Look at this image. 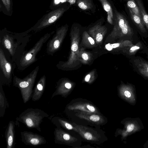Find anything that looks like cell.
I'll return each mask as SVG.
<instances>
[{"mask_svg": "<svg viewBox=\"0 0 148 148\" xmlns=\"http://www.w3.org/2000/svg\"><path fill=\"white\" fill-rule=\"evenodd\" d=\"M31 35L25 32L15 33L6 28L0 31V44L9 53L11 60L15 63L18 58L25 51V49L29 41Z\"/></svg>", "mask_w": 148, "mask_h": 148, "instance_id": "1", "label": "cell"}, {"mask_svg": "<svg viewBox=\"0 0 148 148\" xmlns=\"http://www.w3.org/2000/svg\"><path fill=\"white\" fill-rule=\"evenodd\" d=\"M54 32L53 31L45 34L40 38L32 48L23 53L15 62L18 69L23 70L37 60L36 57L38 53L44 44Z\"/></svg>", "mask_w": 148, "mask_h": 148, "instance_id": "2", "label": "cell"}, {"mask_svg": "<svg viewBox=\"0 0 148 148\" xmlns=\"http://www.w3.org/2000/svg\"><path fill=\"white\" fill-rule=\"evenodd\" d=\"M49 116L48 114L41 109L28 108L17 116L16 120L29 129H36L41 132L40 124L43 119Z\"/></svg>", "mask_w": 148, "mask_h": 148, "instance_id": "3", "label": "cell"}, {"mask_svg": "<svg viewBox=\"0 0 148 148\" xmlns=\"http://www.w3.org/2000/svg\"><path fill=\"white\" fill-rule=\"evenodd\" d=\"M39 69V66H36L30 73L22 79L13 76V85L19 89L25 103L27 102L32 97L33 87Z\"/></svg>", "mask_w": 148, "mask_h": 148, "instance_id": "4", "label": "cell"}, {"mask_svg": "<svg viewBox=\"0 0 148 148\" xmlns=\"http://www.w3.org/2000/svg\"><path fill=\"white\" fill-rule=\"evenodd\" d=\"M65 7H57L45 14L32 27L25 31L29 33L31 31L37 32L54 23L67 10Z\"/></svg>", "mask_w": 148, "mask_h": 148, "instance_id": "5", "label": "cell"}, {"mask_svg": "<svg viewBox=\"0 0 148 148\" xmlns=\"http://www.w3.org/2000/svg\"><path fill=\"white\" fill-rule=\"evenodd\" d=\"M16 63L6 56L3 49L0 47V69L2 75L0 76V84L10 86L13 75Z\"/></svg>", "mask_w": 148, "mask_h": 148, "instance_id": "6", "label": "cell"}, {"mask_svg": "<svg viewBox=\"0 0 148 148\" xmlns=\"http://www.w3.org/2000/svg\"><path fill=\"white\" fill-rule=\"evenodd\" d=\"M72 123L77 129V133L84 140L98 145L103 142V135L97 130L74 123Z\"/></svg>", "mask_w": 148, "mask_h": 148, "instance_id": "7", "label": "cell"}, {"mask_svg": "<svg viewBox=\"0 0 148 148\" xmlns=\"http://www.w3.org/2000/svg\"><path fill=\"white\" fill-rule=\"evenodd\" d=\"M54 134L55 143L75 147L80 145V139L60 127L55 128Z\"/></svg>", "mask_w": 148, "mask_h": 148, "instance_id": "8", "label": "cell"}, {"mask_svg": "<svg viewBox=\"0 0 148 148\" xmlns=\"http://www.w3.org/2000/svg\"><path fill=\"white\" fill-rule=\"evenodd\" d=\"M115 25L114 29L120 34L128 36H132L133 31L129 21L125 16L116 10L114 11Z\"/></svg>", "mask_w": 148, "mask_h": 148, "instance_id": "9", "label": "cell"}, {"mask_svg": "<svg viewBox=\"0 0 148 148\" xmlns=\"http://www.w3.org/2000/svg\"><path fill=\"white\" fill-rule=\"evenodd\" d=\"M22 142L26 145L38 146L45 144L47 141L45 138L32 132L24 131L21 132Z\"/></svg>", "mask_w": 148, "mask_h": 148, "instance_id": "10", "label": "cell"}, {"mask_svg": "<svg viewBox=\"0 0 148 148\" xmlns=\"http://www.w3.org/2000/svg\"><path fill=\"white\" fill-rule=\"evenodd\" d=\"M65 30L64 27L58 29L55 35L47 42L46 52L48 55L53 56L58 49Z\"/></svg>", "mask_w": 148, "mask_h": 148, "instance_id": "11", "label": "cell"}, {"mask_svg": "<svg viewBox=\"0 0 148 148\" xmlns=\"http://www.w3.org/2000/svg\"><path fill=\"white\" fill-rule=\"evenodd\" d=\"M75 115L79 118L86 120L94 125H103L105 124L107 121L105 118L100 114L78 111Z\"/></svg>", "mask_w": 148, "mask_h": 148, "instance_id": "12", "label": "cell"}, {"mask_svg": "<svg viewBox=\"0 0 148 148\" xmlns=\"http://www.w3.org/2000/svg\"><path fill=\"white\" fill-rule=\"evenodd\" d=\"M15 123L10 121L8 125L5 132L7 148H13L15 144Z\"/></svg>", "mask_w": 148, "mask_h": 148, "instance_id": "13", "label": "cell"}, {"mask_svg": "<svg viewBox=\"0 0 148 148\" xmlns=\"http://www.w3.org/2000/svg\"><path fill=\"white\" fill-rule=\"evenodd\" d=\"M46 83V77L42 76L37 83L32 95V100L35 101L39 100L44 92Z\"/></svg>", "mask_w": 148, "mask_h": 148, "instance_id": "14", "label": "cell"}, {"mask_svg": "<svg viewBox=\"0 0 148 148\" xmlns=\"http://www.w3.org/2000/svg\"><path fill=\"white\" fill-rule=\"evenodd\" d=\"M51 121L57 127H60L67 131L73 130L77 132V130L74 125L63 118L54 116L51 118Z\"/></svg>", "mask_w": 148, "mask_h": 148, "instance_id": "15", "label": "cell"}, {"mask_svg": "<svg viewBox=\"0 0 148 148\" xmlns=\"http://www.w3.org/2000/svg\"><path fill=\"white\" fill-rule=\"evenodd\" d=\"M68 110H77L79 111L86 112L99 113L96 108L91 104L88 103L84 104H74L73 106L69 105L67 107Z\"/></svg>", "mask_w": 148, "mask_h": 148, "instance_id": "16", "label": "cell"}, {"mask_svg": "<svg viewBox=\"0 0 148 148\" xmlns=\"http://www.w3.org/2000/svg\"><path fill=\"white\" fill-rule=\"evenodd\" d=\"M131 20L138 29L142 33H146L147 30L141 18L134 13L130 9L128 8Z\"/></svg>", "mask_w": 148, "mask_h": 148, "instance_id": "17", "label": "cell"}, {"mask_svg": "<svg viewBox=\"0 0 148 148\" xmlns=\"http://www.w3.org/2000/svg\"><path fill=\"white\" fill-rule=\"evenodd\" d=\"M134 62L141 74L148 77V63L140 59H136Z\"/></svg>", "mask_w": 148, "mask_h": 148, "instance_id": "18", "label": "cell"}, {"mask_svg": "<svg viewBox=\"0 0 148 148\" xmlns=\"http://www.w3.org/2000/svg\"><path fill=\"white\" fill-rule=\"evenodd\" d=\"M3 85L0 84V117L3 116L5 109L9 107L7 99L3 90Z\"/></svg>", "mask_w": 148, "mask_h": 148, "instance_id": "19", "label": "cell"}, {"mask_svg": "<svg viewBox=\"0 0 148 148\" xmlns=\"http://www.w3.org/2000/svg\"><path fill=\"white\" fill-rule=\"evenodd\" d=\"M101 3L104 10L107 14L108 21L110 24H112L114 19V14L112 8L107 0H99Z\"/></svg>", "mask_w": 148, "mask_h": 148, "instance_id": "20", "label": "cell"}, {"mask_svg": "<svg viewBox=\"0 0 148 148\" xmlns=\"http://www.w3.org/2000/svg\"><path fill=\"white\" fill-rule=\"evenodd\" d=\"M139 8L141 19L148 30V14L147 12L142 0H135Z\"/></svg>", "mask_w": 148, "mask_h": 148, "instance_id": "21", "label": "cell"}, {"mask_svg": "<svg viewBox=\"0 0 148 148\" xmlns=\"http://www.w3.org/2000/svg\"><path fill=\"white\" fill-rule=\"evenodd\" d=\"M12 0H0V9L5 14L11 16L12 12Z\"/></svg>", "mask_w": 148, "mask_h": 148, "instance_id": "22", "label": "cell"}, {"mask_svg": "<svg viewBox=\"0 0 148 148\" xmlns=\"http://www.w3.org/2000/svg\"><path fill=\"white\" fill-rule=\"evenodd\" d=\"M127 8L130 9L134 13L141 18L138 7L135 0H127Z\"/></svg>", "mask_w": 148, "mask_h": 148, "instance_id": "23", "label": "cell"}, {"mask_svg": "<svg viewBox=\"0 0 148 148\" xmlns=\"http://www.w3.org/2000/svg\"><path fill=\"white\" fill-rule=\"evenodd\" d=\"M78 6L83 10L90 9L93 7V5L90 0H76Z\"/></svg>", "mask_w": 148, "mask_h": 148, "instance_id": "24", "label": "cell"}, {"mask_svg": "<svg viewBox=\"0 0 148 148\" xmlns=\"http://www.w3.org/2000/svg\"><path fill=\"white\" fill-rule=\"evenodd\" d=\"M141 44L140 43L137 44L135 45H133L131 46L127 47L128 52L129 55L134 54L137 51L141 48Z\"/></svg>", "mask_w": 148, "mask_h": 148, "instance_id": "25", "label": "cell"}, {"mask_svg": "<svg viewBox=\"0 0 148 148\" xmlns=\"http://www.w3.org/2000/svg\"><path fill=\"white\" fill-rule=\"evenodd\" d=\"M66 1V0H53L52 2V4L51 5V6L52 8V9L53 8V7H56L60 3L65 2Z\"/></svg>", "mask_w": 148, "mask_h": 148, "instance_id": "26", "label": "cell"}, {"mask_svg": "<svg viewBox=\"0 0 148 148\" xmlns=\"http://www.w3.org/2000/svg\"><path fill=\"white\" fill-rule=\"evenodd\" d=\"M134 126L133 124H131L128 125L127 127V131L128 132H131L134 129Z\"/></svg>", "mask_w": 148, "mask_h": 148, "instance_id": "27", "label": "cell"}, {"mask_svg": "<svg viewBox=\"0 0 148 148\" xmlns=\"http://www.w3.org/2000/svg\"><path fill=\"white\" fill-rule=\"evenodd\" d=\"M103 39V36L101 34L98 33L96 36V40L98 42H100Z\"/></svg>", "mask_w": 148, "mask_h": 148, "instance_id": "28", "label": "cell"}, {"mask_svg": "<svg viewBox=\"0 0 148 148\" xmlns=\"http://www.w3.org/2000/svg\"><path fill=\"white\" fill-rule=\"evenodd\" d=\"M78 45L75 43H74L73 44L71 47V50L73 51H77L78 49Z\"/></svg>", "mask_w": 148, "mask_h": 148, "instance_id": "29", "label": "cell"}, {"mask_svg": "<svg viewBox=\"0 0 148 148\" xmlns=\"http://www.w3.org/2000/svg\"><path fill=\"white\" fill-rule=\"evenodd\" d=\"M105 47L109 51L111 50L113 48L112 46L111 45H110L109 43L106 45Z\"/></svg>", "mask_w": 148, "mask_h": 148, "instance_id": "30", "label": "cell"}, {"mask_svg": "<svg viewBox=\"0 0 148 148\" xmlns=\"http://www.w3.org/2000/svg\"><path fill=\"white\" fill-rule=\"evenodd\" d=\"M82 58L85 60H87L88 59V55L85 53H83L82 55Z\"/></svg>", "mask_w": 148, "mask_h": 148, "instance_id": "31", "label": "cell"}, {"mask_svg": "<svg viewBox=\"0 0 148 148\" xmlns=\"http://www.w3.org/2000/svg\"><path fill=\"white\" fill-rule=\"evenodd\" d=\"M124 94L125 96L127 97H130L131 95L130 93L127 90H126L124 92Z\"/></svg>", "mask_w": 148, "mask_h": 148, "instance_id": "32", "label": "cell"}, {"mask_svg": "<svg viewBox=\"0 0 148 148\" xmlns=\"http://www.w3.org/2000/svg\"><path fill=\"white\" fill-rule=\"evenodd\" d=\"M111 45L113 48H115L119 47L120 46V44L119 43H117L112 44Z\"/></svg>", "mask_w": 148, "mask_h": 148, "instance_id": "33", "label": "cell"}, {"mask_svg": "<svg viewBox=\"0 0 148 148\" xmlns=\"http://www.w3.org/2000/svg\"><path fill=\"white\" fill-rule=\"evenodd\" d=\"M88 39L90 43L92 45H93L95 43V41L91 37H89Z\"/></svg>", "mask_w": 148, "mask_h": 148, "instance_id": "34", "label": "cell"}, {"mask_svg": "<svg viewBox=\"0 0 148 148\" xmlns=\"http://www.w3.org/2000/svg\"><path fill=\"white\" fill-rule=\"evenodd\" d=\"M65 85L66 87L68 89H70L71 87V84L69 82H66Z\"/></svg>", "mask_w": 148, "mask_h": 148, "instance_id": "35", "label": "cell"}, {"mask_svg": "<svg viewBox=\"0 0 148 148\" xmlns=\"http://www.w3.org/2000/svg\"><path fill=\"white\" fill-rule=\"evenodd\" d=\"M90 75H87L85 77V81L86 82H88L90 79Z\"/></svg>", "mask_w": 148, "mask_h": 148, "instance_id": "36", "label": "cell"}, {"mask_svg": "<svg viewBox=\"0 0 148 148\" xmlns=\"http://www.w3.org/2000/svg\"></svg>", "mask_w": 148, "mask_h": 148, "instance_id": "37", "label": "cell"}, {"mask_svg": "<svg viewBox=\"0 0 148 148\" xmlns=\"http://www.w3.org/2000/svg\"></svg>", "mask_w": 148, "mask_h": 148, "instance_id": "38", "label": "cell"}]
</instances>
